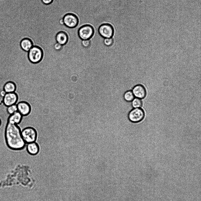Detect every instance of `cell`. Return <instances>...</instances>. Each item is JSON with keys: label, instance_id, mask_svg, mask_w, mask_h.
Masks as SVG:
<instances>
[{"label": "cell", "instance_id": "cell-2", "mask_svg": "<svg viewBox=\"0 0 201 201\" xmlns=\"http://www.w3.org/2000/svg\"><path fill=\"white\" fill-rule=\"evenodd\" d=\"M5 84L0 81V92L4 90ZM4 97L0 94V137L4 138L5 136L6 129L8 123L9 118L10 115L9 114L7 111V106L4 104Z\"/></svg>", "mask_w": 201, "mask_h": 201}, {"label": "cell", "instance_id": "cell-6", "mask_svg": "<svg viewBox=\"0 0 201 201\" xmlns=\"http://www.w3.org/2000/svg\"><path fill=\"white\" fill-rule=\"evenodd\" d=\"M43 56V52L39 47L33 46L28 51V57L30 61L33 63L40 61Z\"/></svg>", "mask_w": 201, "mask_h": 201}, {"label": "cell", "instance_id": "cell-21", "mask_svg": "<svg viewBox=\"0 0 201 201\" xmlns=\"http://www.w3.org/2000/svg\"><path fill=\"white\" fill-rule=\"evenodd\" d=\"M81 44L82 46L85 48H89L91 44L90 39L83 40L81 41Z\"/></svg>", "mask_w": 201, "mask_h": 201}, {"label": "cell", "instance_id": "cell-13", "mask_svg": "<svg viewBox=\"0 0 201 201\" xmlns=\"http://www.w3.org/2000/svg\"><path fill=\"white\" fill-rule=\"evenodd\" d=\"M23 117L20 113L17 111L10 115L8 119V122L19 125L21 123Z\"/></svg>", "mask_w": 201, "mask_h": 201}, {"label": "cell", "instance_id": "cell-4", "mask_svg": "<svg viewBox=\"0 0 201 201\" xmlns=\"http://www.w3.org/2000/svg\"><path fill=\"white\" fill-rule=\"evenodd\" d=\"M94 33L93 27L89 24L82 26L78 31V36L82 40L90 39L93 36Z\"/></svg>", "mask_w": 201, "mask_h": 201}, {"label": "cell", "instance_id": "cell-24", "mask_svg": "<svg viewBox=\"0 0 201 201\" xmlns=\"http://www.w3.org/2000/svg\"><path fill=\"white\" fill-rule=\"evenodd\" d=\"M59 23L61 25H62V26L64 25V22L63 19H61L59 20Z\"/></svg>", "mask_w": 201, "mask_h": 201}, {"label": "cell", "instance_id": "cell-12", "mask_svg": "<svg viewBox=\"0 0 201 201\" xmlns=\"http://www.w3.org/2000/svg\"><path fill=\"white\" fill-rule=\"evenodd\" d=\"M26 147L27 152L31 155H36L39 152V146L36 141L26 144Z\"/></svg>", "mask_w": 201, "mask_h": 201}, {"label": "cell", "instance_id": "cell-3", "mask_svg": "<svg viewBox=\"0 0 201 201\" xmlns=\"http://www.w3.org/2000/svg\"><path fill=\"white\" fill-rule=\"evenodd\" d=\"M22 138L26 144L35 142L37 137V132L34 128L28 126L21 130Z\"/></svg>", "mask_w": 201, "mask_h": 201}, {"label": "cell", "instance_id": "cell-1", "mask_svg": "<svg viewBox=\"0 0 201 201\" xmlns=\"http://www.w3.org/2000/svg\"><path fill=\"white\" fill-rule=\"evenodd\" d=\"M21 129L16 124L8 123L6 129L5 138L8 147L15 151H22L26 144L21 135Z\"/></svg>", "mask_w": 201, "mask_h": 201}, {"label": "cell", "instance_id": "cell-10", "mask_svg": "<svg viewBox=\"0 0 201 201\" xmlns=\"http://www.w3.org/2000/svg\"><path fill=\"white\" fill-rule=\"evenodd\" d=\"M132 91L135 98L142 99L145 98L147 92L144 86L141 84H137L133 88Z\"/></svg>", "mask_w": 201, "mask_h": 201}, {"label": "cell", "instance_id": "cell-22", "mask_svg": "<svg viewBox=\"0 0 201 201\" xmlns=\"http://www.w3.org/2000/svg\"><path fill=\"white\" fill-rule=\"evenodd\" d=\"M62 47L63 45L57 42L54 45V49L57 50H61L62 48Z\"/></svg>", "mask_w": 201, "mask_h": 201}, {"label": "cell", "instance_id": "cell-16", "mask_svg": "<svg viewBox=\"0 0 201 201\" xmlns=\"http://www.w3.org/2000/svg\"><path fill=\"white\" fill-rule=\"evenodd\" d=\"M15 89V85L11 82L7 83L4 87V90L6 93L14 92Z\"/></svg>", "mask_w": 201, "mask_h": 201}, {"label": "cell", "instance_id": "cell-17", "mask_svg": "<svg viewBox=\"0 0 201 201\" xmlns=\"http://www.w3.org/2000/svg\"><path fill=\"white\" fill-rule=\"evenodd\" d=\"M123 97L124 100L127 102H131L135 98L132 90H128L125 92Z\"/></svg>", "mask_w": 201, "mask_h": 201}, {"label": "cell", "instance_id": "cell-7", "mask_svg": "<svg viewBox=\"0 0 201 201\" xmlns=\"http://www.w3.org/2000/svg\"><path fill=\"white\" fill-rule=\"evenodd\" d=\"M114 32L113 27L108 23L102 24L98 29V32L100 35L104 38H112Z\"/></svg>", "mask_w": 201, "mask_h": 201}, {"label": "cell", "instance_id": "cell-23", "mask_svg": "<svg viewBox=\"0 0 201 201\" xmlns=\"http://www.w3.org/2000/svg\"><path fill=\"white\" fill-rule=\"evenodd\" d=\"M53 0H41L42 2L45 5H49L51 3Z\"/></svg>", "mask_w": 201, "mask_h": 201}, {"label": "cell", "instance_id": "cell-8", "mask_svg": "<svg viewBox=\"0 0 201 201\" xmlns=\"http://www.w3.org/2000/svg\"><path fill=\"white\" fill-rule=\"evenodd\" d=\"M63 19L64 25L70 28L76 27L79 22V19L77 16L72 13L66 14L63 17Z\"/></svg>", "mask_w": 201, "mask_h": 201}, {"label": "cell", "instance_id": "cell-14", "mask_svg": "<svg viewBox=\"0 0 201 201\" xmlns=\"http://www.w3.org/2000/svg\"><path fill=\"white\" fill-rule=\"evenodd\" d=\"M56 40L57 42L63 45L67 42L68 37L65 32L60 31L58 32L56 35Z\"/></svg>", "mask_w": 201, "mask_h": 201}, {"label": "cell", "instance_id": "cell-15", "mask_svg": "<svg viewBox=\"0 0 201 201\" xmlns=\"http://www.w3.org/2000/svg\"><path fill=\"white\" fill-rule=\"evenodd\" d=\"M20 46L21 48L24 50L28 52L33 47L31 41L29 39L25 38L23 39L21 42Z\"/></svg>", "mask_w": 201, "mask_h": 201}, {"label": "cell", "instance_id": "cell-19", "mask_svg": "<svg viewBox=\"0 0 201 201\" xmlns=\"http://www.w3.org/2000/svg\"><path fill=\"white\" fill-rule=\"evenodd\" d=\"M7 111L8 113L10 115L17 111L16 105L14 104L7 107Z\"/></svg>", "mask_w": 201, "mask_h": 201}, {"label": "cell", "instance_id": "cell-20", "mask_svg": "<svg viewBox=\"0 0 201 201\" xmlns=\"http://www.w3.org/2000/svg\"><path fill=\"white\" fill-rule=\"evenodd\" d=\"M104 44L107 47L112 46L114 43V39L112 38H105L103 40Z\"/></svg>", "mask_w": 201, "mask_h": 201}, {"label": "cell", "instance_id": "cell-18", "mask_svg": "<svg viewBox=\"0 0 201 201\" xmlns=\"http://www.w3.org/2000/svg\"><path fill=\"white\" fill-rule=\"evenodd\" d=\"M131 105L133 108H141L142 102L141 99L135 97L131 102Z\"/></svg>", "mask_w": 201, "mask_h": 201}, {"label": "cell", "instance_id": "cell-9", "mask_svg": "<svg viewBox=\"0 0 201 201\" xmlns=\"http://www.w3.org/2000/svg\"><path fill=\"white\" fill-rule=\"evenodd\" d=\"M17 111L23 117L27 116L30 113L31 107L30 104L26 101L20 102L16 104Z\"/></svg>", "mask_w": 201, "mask_h": 201}, {"label": "cell", "instance_id": "cell-25", "mask_svg": "<svg viewBox=\"0 0 201 201\" xmlns=\"http://www.w3.org/2000/svg\"><path fill=\"white\" fill-rule=\"evenodd\" d=\"M0 124H1V121L0 120Z\"/></svg>", "mask_w": 201, "mask_h": 201}, {"label": "cell", "instance_id": "cell-5", "mask_svg": "<svg viewBox=\"0 0 201 201\" xmlns=\"http://www.w3.org/2000/svg\"><path fill=\"white\" fill-rule=\"evenodd\" d=\"M145 117L144 110L141 108H133L129 113L128 117L129 120L134 123L142 121Z\"/></svg>", "mask_w": 201, "mask_h": 201}, {"label": "cell", "instance_id": "cell-11", "mask_svg": "<svg viewBox=\"0 0 201 201\" xmlns=\"http://www.w3.org/2000/svg\"><path fill=\"white\" fill-rule=\"evenodd\" d=\"M17 101V96L14 92L6 93L4 97L3 102L8 107L16 104Z\"/></svg>", "mask_w": 201, "mask_h": 201}]
</instances>
